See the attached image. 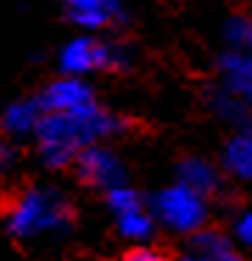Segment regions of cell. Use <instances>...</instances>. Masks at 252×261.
Returning a JSON list of instances; mask_svg holds the SVG:
<instances>
[{
	"label": "cell",
	"mask_w": 252,
	"mask_h": 261,
	"mask_svg": "<svg viewBox=\"0 0 252 261\" xmlns=\"http://www.w3.org/2000/svg\"><path fill=\"white\" fill-rule=\"evenodd\" d=\"M123 126L126 124L118 115L101 110L98 101H93L78 110H67V113L45 110L34 135L39 141V152H42L45 163L53 169H65L76 160V154L84 146L95 143L98 138L115 135Z\"/></svg>",
	"instance_id": "cell-1"
},
{
	"label": "cell",
	"mask_w": 252,
	"mask_h": 261,
	"mask_svg": "<svg viewBox=\"0 0 252 261\" xmlns=\"http://www.w3.org/2000/svg\"><path fill=\"white\" fill-rule=\"evenodd\" d=\"M6 225L11 236L34 239L42 233H65L73 225V205L53 188L31 186L17 194L6 211Z\"/></svg>",
	"instance_id": "cell-2"
},
{
	"label": "cell",
	"mask_w": 252,
	"mask_h": 261,
	"mask_svg": "<svg viewBox=\"0 0 252 261\" xmlns=\"http://www.w3.org/2000/svg\"><path fill=\"white\" fill-rule=\"evenodd\" d=\"M154 216L165 227L177 233H193L205 225L207 219V205L199 191H193L185 182H177L171 188H162L154 197Z\"/></svg>",
	"instance_id": "cell-3"
},
{
	"label": "cell",
	"mask_w": 252,
	"mask_h": 261,
	"mask_svg": "<svg viewBox=\"0 0 252 261\" xmlns=\"http://www.w3.org/2000/svg\"><path fill=\"white\" fill-rule=\"evenodd\" d=\"M62 70L67 76H84L90 70H118L126 68V51L109 42H98L93 37H78V40L67 42L59 54Z\"/></svg>",
	"instance_id": "cell-4"
},
{
	"label": "cell",
	"mask_w": 252,
	"mask_h": 261,
	"mask_svg": "<svg viewBox=\"0 0 252 261\" xmlns=\"http://www.w3.org/2000/svg\"><path fill=\"white\" fill-rule=\"evenodd\" d=\"M76 166V174L78 180H84L87 186H95V188H112L118 182H123V166L109 149H101V146H84L81 152L76 154L73 160Z\"/></svg>",
	"instance_id": "cell-5"
},
{
	"label": "cell",
	"mask_w": 252,
	"mask_h": 261,
	"mask_svg": "<svg viewBox=\"0 0 252 261\" xmlns=\"http://www.w3.org/2000/svg\"><path fill=\"white\" fill-rule=\"evenodd\" d=\"M218 70H221V87L252 118V54L230 51L227 57H221Z\"/></svg>",
	"instance_id": "cell-6"
},
{
	"label": "cell",
	"mask_w": 252,
	"mask_h": 261,
	"mask_svg": "<svg viewBox=\"0 0 252 261\" xmlns=\"http://www.w3.org/2000/svg\"><path fill=\"white\" fill-rule=\"evenodd\" d=\"M95 93L87 82L81 79H59L53 85L45 87V93L39 96L42 110H53V113H67V110H78L84 104H93Z\"/></svg>",
	"instance_id": "cell-7"
},
{
	"label": "cell",
	"mask_w": 252,
	"mask_h": 261,
	"mask_svg": "<svg viewBox=\"0 0 252 261\" xmlns=\"http://www.w3.org/2000/svg\"><path fill=\"white\" fill-rule=\"evenodd\" d=\"M67 17L81 29H104L123 17L121 0H65Z\"/></svg>",
	"instance_id": "cell-8"
},
{
	"label": "cell",
	"mask_w": 252,
	"mask_h": 261,
	"mask_svg": "<svg viewBox=\"0 0 252 261\" xmlns=\"http://www.w3.org/2000/svg\"><path fill=\"white\" fill-rule=\"evenodd\" d=\"M185 253L190 258H199V261H233L235 258L233 242L221 230H205V225L190 233Z\"/></svg>",
	"instance_id": "cell-9"
},
{
	"label": "cell",
	"mask_w": 252,
	"mask_h": 261,
	"mask_svg": "<svg viewBox=\"0 0 252 261\" xmlns=\"http://www.w3.org/2000/svg\"><path fill=\"white\" fill-rule=\"evenodd\" d=\"M177 174H179V182L190 186L193 191H199L202 197H210V194L218 191V171L213 169V163H207V160H202V158L179 160Z\"/></svg>",
	"instance_id": "cell-10"
},
{
	"label": "cell",
	"mask_w": 252,
	"mask_h": 261,
	"mask_svg": "<svg viewBox=\"0 0 252 261\" xmlns=\"http://www.w3.org/2000/svg\"><path fill=\"white\" fill-rule=\"evenodd\" d=\"M224 166L241 180H252V126H244L224 146Z\"/></svg>",
	"instance_id": "cell-11"
},
{
	"label": "cell",
	"mask_w": 252,
	"mask_h": 261,
	"mask_svg": "<svg viewBox=\"0 0 252 261\" xmlns=\"http://www.w3.org/2000/svg\"><path fill=\"white\" fill-rule=\"evenodd\" d=\"M42 104L37 101H14L9 110L3 113V132L9 135H28V132H37L39 121H42Z\"/></svg>",
	"instance_id": "cell-12"
},
{
	"label": "cell",
	"mask_w": 252,
	"mask_h": 261,
	"mask_svg": "<svg viewBox=\"0 0 252 261\" xmlns=\"http://www.w3.org/2000/svg\"><path fill=\"white\" fill-rule=\"evenodd\" d=\"M227 42L233 51L241 54H252V14L249 12H235L233 17L227 20Z\"/></svg>",
	"instance_id": "cell-13"
},
{
	"label": "cell",
	"mask_w": 252,
	"mask_h": 261,
	"mask_svg": "<svg viewBox=\"0 0 252 261\" xmlns=\"http://www.w3.org/2000/svg\"><path fill=\"white\" fill-rule=\"evenodd\" d=\"M118 219V230L123 233L126 239H146L154 227V216L146 214V208H132V211H123V214H115Z\"/></svg>",
	"instance_id": "cell-14"
},
{
	"label": "cell",
	"mask_w": 252,
	"mask_h": 261,
	"mask_svg": "<svg viewBox=\"0 0 252 261\" xmlns=\"http://www.w3.org/2000/svg\"><path fill=\"white\" fill-rule=\"evenodd\" d=\"M17 158H20V152H17V146L11 143L9 132H0V174H9L17 166Z\"/></svg>",
	"instance_id": "cell-15"
},
{
	"label": "cell",
	"mask_w": 252,
	"mask_h": 261,
	"mask_svg": "<svg viewBox=\"0 0 252 261\" xmlns=\"http://www.w3.org/2000/svg\"><path fill=\"white\" fill-rule=\"evenodd\" d=\"M235 236H238L244 244L252 247V211H246V214L235 222Z\"/></svg>",
	"instance_id": "cell-16"
},
{
	"label": "cell",
	"mask_w": 252,
	"mask_h": 261,
	"mask_svg": "<svg viewBox=\"0 0 252 261\" xmlns=\"http://www.w3.org/2000/svg\"><path fill=\"white\" fill-rule=\"evenodd\" d=\"M123 258H129V261H160V258H162V250H154V247H134V250H129Z\"/></svg>",
	"instance_id": "cell-17"
}]
</instances>
